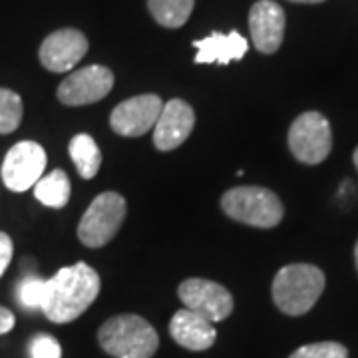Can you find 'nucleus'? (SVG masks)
<instances>
[{"mask_svg":"<svg viewBox=\"0 0 358 358\" xmlns=\"http://www.w3.org/2000/svg\"><path fill=\"white\" fill-rule=\"evenodd\" d=\"M100 293V275L86 263L62 267L46 281L42 313L56 324L76 320Z\"/></svg>","mask_w":358,"mask_h":358,"instance_id":"f257e3e1","label":"nucleus"},{"mask_svg":"<svg viewBox=\"0 0 358 358\" xmlns=\"http://www.w3.org/2000/svg\"><path fill=\"white\" fill-rule=\"evenodd\" d=\"M324 291V273L315 265L294 263L282 267L273 281V301L289 317H301L315 307Z\"/></svg>","mask_w":358,"mask_h":358,"instance_id":"f03ea898","label":"nucleus"},{"mask_svg":"<svg viewBox=\"0 0 358 358\" xmlns=\"http://www.w3.org/2000/svg\"><path fill=\"white\" fill-rule=\"evenodd\" d=\"M98 341L114 358H152L159 346L154 327L138 315H117L108 319L100 327Z\"/></svg>","mask_w":358,"mask_h":358,"instance_id":"7ed1b4c3","label":"nucleus"},{"mask_svg":"<svg viewBox=\"0 0 358 358\" xmlns=\"http://www.w3.org/2000/svg\"><path fill=\"white\" fill-rule=\"evenodd\" d=\"M221 207L227 217L261 229L279 225L285 213L281 199L271 189L259 185L233 187L225 192L221 197Z\"/></svg>","mask_w":358,"mask_h":358,"instance_id":"20e7f679","label":"nucleus"},{"mask_svg":"<svg viewBox=\"0 0 358 358\" xmlns=\"http://www.w3.org/2000/svg\"><path fill=\"white\" fill-rule=\"evenodd\" d=\"M126 199L120 193H100L90 203L78 225L80 241L90 249H98L110 243L126 219Z\"/></svg>","mask_w":358,"mask_h":358,"instance_id":"39448f33","label":"nucleus"},{"mask_svg":"<svg viewBox=\"0 0 358 358\" xmlns=\"http://www.w3.org/2000/svg\"><path fill=\"white\" fill-rule=\"evenodd\" d=\"M291 154L307 166L324 162L333 150V131L329 120L319 112H305L293 122L289 129Z\"/></svg>","mask_w":358,"mask_h":358,"instance_id":"423d86ee","label":"nucleus"},{"mask_svg":"<svg viewBox=\"0 0 358 358\" xmlns=\"http://www.w3.org/2000/svg\"><path fill=\"white\" fill-rule=\"evenodd\" d=\"M46 152L36 141H18L2 162V181L10 192L32 189L46 169Z\"/></svg>","mask_w":358,"mask_h":358,"instance_id":"0eeeda50","label":"nucleus"},{"mask_svg":"<svg viewBox=\"0 0 358 358\" xmlns=\"http://www.w3.org/2000/svg\"><path fill=\"white\" fill-rule=\"evenodd\" d=\"M178 293L185 308L211 320L213 324L225 320L233 313V296L219 282L207 279H187L179 285Z\"/></svg>","mask_w":358,"mask_h":358,"instance_id":"6e6552de","label":"nucleus"},{"mask_svg":"<svg viewBox=\"0 0 358 358\" xmlns=\"http://www.w3.org/2000/svg\"><path fill=\"white\" fill-rule=\"evenodd\" d=\"M114 88V74L106 66H86L72 72L58 86V100L66 106H88L103 100Z\"/></svg>","mask_w":358,"mask_h":358,"instance_id":"1a4fd4ad","label":"nucleus"},{"mask_svg":"<svg viewBox=\"0 0 358 358\" xmlns=\"http://www.w3.org/2000/svg\"><path fill=\"white\" fill-rule=\"evenodd\" d=\"M164 110V102L155 94H141L117 103L110 115V126L115 134L126 138H140L155 128L157 117Z\"/></svg>","mask_w":358,"mask_h":358,"instance_id":"9d476101","label":"nucleus"},{"mask_svg":"<svg viewBox=\"0 0 358 358\" xmlns=\"http://www.w3.org/2000/svg\"><path fill=\"white\" fill-rule=\"evenodd\" d=\"M88 38L76 28H62L46 36L40 46V62L50 72H70L86 56Z\"/></svg>","mask_w":358,"mask_h":358,"instance_id":"9b49d317","label":"nucleus"},{"mask_svg":"<svg viewBox=\"0 0 358 358\" xmlns=\"http://www.w3.org/2000/svg\"><path fill=\"white\" fill-rule=\"evenodd\" d=\"M195 126V112L183 100H169L157 117L154 128V143L159 152H171L189 138Z\"/></svg>","mask_w":358,"mask_h":358,"instance_id":"f8f14e48","label":"nucleus"},{"mask_svg":"<svg viewBox=\"0 0 358 358\" xmlns=\"http://www.w3.org/2000/svg\"><path fill=\"white\" fill-rule=\"evenodd\" d=\"M249 30L257 50L277 52L285 38V10L273 0H259L249 13Z\"/></svg>","mask_w":358,"mask_h":358,"instance_id":"ddd939ff","label":"nucleus"},{"mask_svg":"<svg viewBox=\"0 0 358 358\" xmlns=\"http://www.w3.org/2000/svg\"><path fill=\"white\" fill-rule=\"evenodd\" d=\"M169 333L179 346L187 350H207L209 346L215 345L217 338L215 324L189 308H181L173 315L169 322Z\"/></svg>","mask_w":358,"mask_h":358,"instance_id":"4468645a","label":"nucleus"},{"mask_svg":"<svg viewBox=\"0 0 358 358\" xmlns=\"http://www.w3.org/2000/svg\"><path fill=\"white\" fill-rule=\"evenodd\" d=\"M195 46V62L197 64H231L235 60H241L249 46H247V40L231 30L229 34H221V32H213L203 40H195L193 42Z\"/></svg>","mask_w":358,"mask_h":358,"instance_id":"2eb2a0df","label":"nucleus"},{"mask_svg":"<svg viewBox=\"0 0 358 358\" xmlns=\"http://www.w3.org/2000/svg\"><path fill=\"white\" fill-rule=\"evenodd\" d=\"M34 189V197L40 203L52 207V209H62L68 199H70V179L62 169H54L50 173L42 176L36 181Z\"/></svg>","mask_w":358,"mask_h":358,"instance_id":"dca6fc26","label":"nucleus"},{"mask_svg":"<svg viewBox=\"0 0 358 358\" xmlns=\"http://www.w3.org/2000/svg\"><path fill=\"white\" fill-rule=\"evenodd\" d=\"M70 157L76 166L78 173L84 179L96 178L98 169L102 166V152L98 143L88 134H78L70 141Z\"/></svg>","mask_w":358,"mask_h":358,"instance_id":"f3484780","label":"nucleus"},{"mask_svg":"<svg viewBox=\"0 0 358 358\" xmlns=\"http://www.w3.org/2000/svg\"><path fill=\"white\" fill-rule=\"evenodd\" d=\"M195 0H148V8L155 22L166 28L183 26L193 13Z\"/></svg>","mask_w":358,"mask_h":358,"instance_id":"a211bd4d","label":"nucleus"},{"mask_svg":"<svg viewBox=\"0 0 358 358\" xmlns=\"http://www.w3.org/2000/svg\"><path fill=\"white\" fill-rule=\"evenodd\" d=\"M22 100L13 90L0 88V134H13L22 122Z\"/></svg>","mask_w":358,"mask_h":358,"instance_id":"6ab92c4d","label":"nucleus"},{"mask_svg":"<svg viewBox=\"0 0 358 358\" xmlns=\"http://www.w3.org/2000/svg\"><path fill=\"white\" fill-rule=\"evenodd\" d=\"M289 358H348V350L341 343L327 341V343L301 346Z\"/></svg>","mask_w":358,"mask_h":358,"instance_id":"aec40b11","label":"nucleus"},{"mask_svg":"<svg viewBox=\"0 0 358 358\" xmlns=\"http://www.w3.org/2000/svg\"><path fill=\"white\" fill-rule=\"evenodd\" d=\"M44 296H46V281L40 277H26L18 285V301L26 308H42Z\"/></svg>","mask_w":358,"mask_h":358,"instance_id":"412c9836","label":"nucleus"},{"mask_svg":"<svg viewBox=\"0 0 358 358\" xmlns=\"http://www.w3.org/2000/svg\"><path fill=\"white\" fill-rule=\"evenodd\" d=\"M30 357L32 358H62L60 343L50 334H36L30 341Z\"/></svg>","mask_w":358,"mask_h":358,"instance_id":"4be33fe9","label":"nucleus"},{"mask_svg":"<svg viewBox=\"0 0 358 358\" xmlns=\"http://www.w3.org/2000/svg\"><path fill=\"white\" fill-rule=\"evenodd\" d=\"M10 261H13V239L0 231V277L8 268Z\"/></svg>","mask_w":358,"mask_h":358,"instance_id":"5701e85b","label":"nucleus"},{"mask_svg":"<svg viewBox=\"0 0 358 358\" xmlns=\"http://www.w3.org/2000/svg\"><path fill=\"white\" fill-rule=\"evenodd\" d=\"M14 329V315L13 310L6 307H0V334L10 333Z\"/></svg>","mask_w":358,"mask_h":358,"instance_id":"b1692460","label":"nucleus"},{"mask_svg":"<svg viewBox=\"0 0 358 358\" xmlns=\"http://www.w3.org/2000/svg\"><path fill=\"white\" fill-rule=\"evenodd\" d=\"M291 2H301V4H319V2H324V0H291Z\"/></svg>","mask_w":358,"mask_h":358,"instance_id":"393cba45","label":"nucleus"},{"mask_svg":"<svg viewBox=\"0 0 358 358\" xmlns=\"http://www.w3.org/2000/svg\"><path fill=\"white\" fill-rule=\"evenodd\" d=\"M352 157H355V166H357V169H358V148L355 150V155H352Z\"/></svg>","mask_w":358,"mask_h":358,"instance_id":"a878e982","label":"nucleus"},{"mask_svg":"<svg viewBox=\"0 0 358 358\" xmlns=\"http://www.w3.org/2000/svg\"><path fill=\"white\" fill-rule=\"evenodd\" d=\"M355 259H357V268H358V241H357V247H355Z\"/></svg>","mask_w":358,"mask_h":358,"instance_id":"bb28decb","label":"nucleus"}]
</instances>
